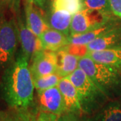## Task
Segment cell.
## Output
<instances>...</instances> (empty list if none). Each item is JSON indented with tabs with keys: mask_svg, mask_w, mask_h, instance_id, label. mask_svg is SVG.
Returning <instances> with one entry per match:
<instances>
[{
	"mask_svg": "<svg viewBox=\"0 0 121 121\" xmlns=\"http://www.w3.org/2000/svg\"><path fill=\"white\" fill-rule=\"evenodd\" d=\"M86 121H121V102H108L96 112L86 118Z\"/></svg>",
	"mask_w": 121,
	"mask_h": 121,
	"instance_id": "16",
	"label": "cell"
},
{
	"mask_svg": "<svg viewBox=\"0 0 121 121\" xmlns=\"http://www.w3.org/2000/svg\"><path fill=\"white\" fill-rule=\"evenodd\" d=\"M83 115L77 114L75 113L65 112L61 116L59 117V121H86V118Z\"/></svg>",
	"mask_w": 121,
	"mask_h": 121,
	"instance_id": "23",
	"label": "cell"
},
{
	"mask_svg": "<svg viewBox=\"0 0 121 121\" xmlns=\"http://www.w3.org/2000/svg\"><path fill=\"white\" fill-rule=\"evenodd\" d=\"M57 86L63 96L66 112L83 115L79 104L76 88L68 76L61 78Z\"/></svg>",
	"mask_w": 121,
	"mask_h": 121,
	"instance_id": "11",
	"label": "cell"
},
{
	"mask_svg": "<svg viewBox=\"0 0 121 121\" xmlns=\"http://www.w3.org/2000/svg\"><path fill=\"white\" fill-rule=\"evenodd\" d=\"M25 1H28V2H30L31 4H33L36 6H37V7H39V8L43 9L44 8V4H45L47 0H25Z\"/></svg>",
	"mask_w": 121,
	"mask_h": 121,
	"instance_id": "27",
	"label": "cell"
},
{
	"mask_svg": "<svg viewBox=\"0 0 121 121\" xmlns=\"http://www.w3.org/2000/svg\"><path fill=\"white\" fill-rule=\"evenodd\" d=\"M117 23L114 20H111L110 22L107 23L104 26L97 28L94 30L90 31L83 34L70 36H69V44L72 45H78V46H87L91 42L94 40L95 39L98 38L104 32H106L108 30L111 29L112 27L116 26Z\"/></svg>",
	"mask_w": 121,
	"mask_h": 121,
	"instance_id": "17",
	"label": "cell"
},
{
	"mask_svg": "<svg viewBox=\"0 0 121 121\" xmlns=\"http://www.w3.org/2000/svg\"><path fill=\"white\" fill-rule=\"evenodd\" d=\"M84 8L97 10L101 13L112 15L109 0H82Z\"/></svg>",
	"mask_w": 121,
	"mask_h": 121,
	"instance_id": "20",
	"label": "cell"
},
{
	"mask_svg": "<svg viewBox=\"0 0 121 121\" xmlns=\"http://www.w3.org/2000/svg\"><path fill=\"white\" fill-rule=\"evenodd\" d=\"M19 42L21 51L30 62L35 52L43 49L39 36L35 35L27 26L25 19L20 15L16 17Z\"/></svg>",
	"mask_w": 121,
	"mask_h": 121,
	"instance_id": "8",
	"label": "cell"
},
{
	"mask_svg": "<svg viewBox=\"0 0 121 121\" xmlns=\"http://www.w3.org/2000/svg\"><path fill=\"white\" fill-rule=\"evenodd\" d=\"M86 55L96 62L108 65L121 73V47L89 52Z\"/></svg>",
	"mask_w": 121,
	"mask_h": 121,
	"instance_id": "13",
	"label": "cell"
},
{
	"mask_svg": "<svg viewBox=\"0 0 121 121\" xmlns=\"http://www.w3.org/2000/svg\"><path fill=\"white\" fill-rule=\"evenodd\" d=\"M68 78L76 88L83 114L91 116L108 102V96L79 67Z\"/></svg>",
	"mask_w": 121,
	"mask_h": 121,
	"instance_id": "3",
	"label": "cell"
},
{
	"mask_svg": "<svg viewBox=\"0 0 121 121\" xmlns=\"http://www.w3.org/2000/svg\"><path fill=\"white\" fill-rule=\"evenodd\" d=\"M24 12L26 25L37 36L39 37L44 32L51 28L41 8L25 1Z\"/></svg>",
	"mask_w": 121,
	"mask_h": 121,
	"instance_id": "9",
	"label": "cell"
},
{
	"mask_svg": "<svg viewBox=\"0 0 121 121\" xmlns=\"http://www.w3.org/2000/svg\"><path fill=\"white\" fill-rule=\"evenodd\" d=\"M38 112L39 111L36 110V108L33 109L30 107L28 109L24 110V121H39Z\"/></svg>",
	"mask_w": 121,
	"mask_h": 121,
	"instance_id": "24",
	"label": "cell"
},
{
	"mask_svg": "<svg viewBox=\"0 0 121 121\" xmlns=\"http://www.w3.org/2000/svg\"><path fill=\"white\" fill-rule=\"evenodd\" d=\"M78 67L109 99H114L121 95V73L117 69L96 62L87 55L79 59Z\"/></svg>",
	"mask_w": 121,
	"mask_h": 121,
	"instance_id": "2",
	"label": "cell"
},
{
	"mask_svg": "<svg viewBox=\"0 0 121 121\" xmlns=\"http://www.w3.org/2000/svg\"><path fill=\"white\" fill-rule=\"evenodd\" d=\"M59 116L52 113L45 112H38V119L39 121H59Z\"/></svg>",
	"mask_w": 121,
	"mask_h": 121,
	"instance_id": "26",
	"label": "cell"
},
{
	"mask_svg": "<svg viewBox=\"0 0 121 121\" xmlns=\"http://www.w3.org/2000/svg\"><path fill=\"white\" fill-rule=\"evenodd\" d=\"M35 89L29 61L20 51L4 69L0 83L1 96L10 108L26 110L34 104Z\"/></svg>",
	"mask_w": 121,
	"mask_h": 121,
	"instance_id": "1",
	"label": "cell"
},
{
	"mask_svg": "<svg viewBox=\"0 0 121 121\" xmlns=\"http://www.w3.org/2000/svg\"><path fill=\"white\" fill-rule=\"evenodd\" d=\"M112 13L121 19V0H109Z\"/></svg>",
	"mask_w": 121,
	"mask_h": 121,
	"instance_id": "25",
	"label": "cell"
},
{
	"mask_svg": "<svg viewBox=\"0 0 121 121\" xmlns=\"http://www.w3.org/2000/svg\"><path fill=\"white\" fill-rule=\"evenodd\" d=\"M35 108L39 112L52 113L60 117L66 112L65 104L58 86L36 90Z\"/></svg>",
	"mask_w": 121,
	"mask_h": 121,
	"instance_id": "6",
	"label": "cell"
},
{
	"mask_svg": "<svg viewBox=\"0 0 121 121\" xmlns=\"http://www.w3.org/2000/svg\"><path fill=\"white\" fill-rule=\"evenodd\" d=\"M112 20L114 19L111 15L101 13L94 9L84 8L73 16L70 36L94 30L104 26Z\"/></svg>",
	"mask_w": 121,
	"mask_h": 121,
	"instance_id": "5",
	"label": "cell"
},
{
	"mask_svg": "<svg viewBox=\"0 0 121 121\" xmlns=\"http://www.w3.org/2000/svg\"><path fill=\"white\" fill-rule=\"evenodd\" d=\"M51 9L64 10L73 16L84 9L82 0H52Z\"/></svg>",
	"mask_w": 121,
	"mask_h": 121,
	"instance_id": "18",
	"label": "cell"
},
{
	"mask_svg": "<svg viewBox=\"0 0 121 121\" xmlns=\"http://www.w3.org/2000/svg\"><path fill=\"white\" fill-rule=\"evenodd\" d=\"M29 63L32 78L56 73L57 71L56 52L42 49L35 52Z\"/></svg>",
	"mask_w": 121,
	"mask_h": 121,
	"instance_id": "7",
	"label": "cell"
},
{
	"mask_svg": "<svg viewBox=\"0 0 121 121\" xmlns=\"http://www.w3.org/2000/svg\"><path fill=\"white\" fill-rule=\"evenodd\" d=\"M35 89L36 90H44L57 86L61 78L57 73L32 78Z\"/></svg>",
	"mask_w": 121,
	"mask_h": 121,
	"instance_id": "19",
	"label": "cell"
},
{
	"mask_svg": "<svg viewBox=\"0 0 121 121\" xmlns=\"http://www.w3.org/2000/svg\"><path fill=\"white\" fill-rule=\"evenodd\" d=\"M57 71L56 73L60 78L67 77L78 68L80 57L71 54L63 48L56 51Z\"/></svg>",
	"mask_w": 121,
	"mask_h": 121,
	"instance_id": "15",
	"label": "cell"
},
{
	"mask_svg": "<svg viewBox=\"0 0 121 121\" xmlns=\"http://www.w3.org/2000/svg\"><path fill=\"white\" fill-rule=\"evenodd\" d=\"M118 47H121V25L118 24L87 45L88 52Z\"/></svg>",
	"mask_w": 121,
	"mask_h": 121,
	"instance_id": "10",
	"label": "cell"
},
{
	"mask_svg": "<svg viewBox=\"0 0 121 121\" xmlns=\"http://www.w3.org/2000/svg\"><path fill=\"white\" fill-rule=\"evenodd\" d=\"M43 49L56 52L68 46L69 36L59 31L49 28L39 36Z\"/></svg>",
	"mask_w": 121,
	"mask_h": 121,
	"instance_id": "12",
	"label": "cell"
},
{
	"mask_svg": "<svg viewBox=\"0 0 121 121\" xmlns=\"http://www.w3.org/2000/svg\"><path fill=\"white\" fill-rule=\"evenodd\" d=\"M24 110L12 109L9 111H0V121H24Z\"/></svg>",
	"mask_w": 121,
	"mask_h": 121,
	"instance_id": "22",
	"label": "cell"
},
{
	"mask_svg": "<svg viewBox=\"0 0 121 121\" xmlns=\"http://www.w3.org/2000/svg\"><path fill=\"white\" fill-rule=\"evenodd\" d=\"M72 17L73 15L66 11L51 9L47 20L51 28L69 36Z\"/></svg>",
	"mask_w": 121,
	"mask_h": 121,
	"instance_id": "14",
	"label": "cell"
},
{
	"mask_svg": "<svg viewBox=\"0 0 121 121\" xmlns=\"http://www.w3.org/2000/svg\"><path fill=\"white\" fill-rule=\"evenodd\" d=\"M21 0H0V14L11 13L17 17L20 15Z\"/></svg>",
	"mask_w": 121,
	"mask_h": 121,
	"instance_id": "21",
	"label": "cell"
},
{
	"mask_svg": "<svg viewBox=\"0 0 121 121\" xmlns=\"http://www.w3.org/2000/svg\"><path fill=\"white\" fill-rule=\"evenodd\" d=\"M19 43L16 17L0 14V67L5 69L13 63Z\"/></svg>",
	"mask_w": 121,
	"mask_h": 121,
	"instance_id": "4",
	"label": "cell"
}]
</instances>
